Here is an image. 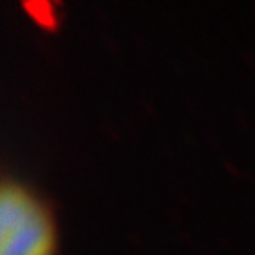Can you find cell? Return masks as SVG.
<instances>
[{"instance_id": "1", "label": "cell", "mask_w": 255, "mask_h": 255, "mask_svg": "<svg viewBox=\"0 0 255 255\" xmlns=\"http://www.w3.org/2000/svg\"><path fill=\"white\" fill-rule=\"evenodd\" d=\"M52 211L30 190L9 183L0 200V255H55Z\"/></svg>"}]
</instances>
